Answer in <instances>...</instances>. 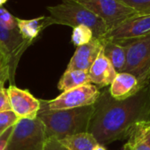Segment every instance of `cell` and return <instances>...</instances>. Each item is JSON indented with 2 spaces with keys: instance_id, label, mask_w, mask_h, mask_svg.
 Masks as SVG:
<instances>
[{
  "instance_id": "cell-1",
  "label": "cell",
  "mask_w": 150,
  "mask_h": 150,
  "mask_svg": "<svg viewBox=\"0 0 150 150\" xmlns=\"http://www.w3.org/2000/svg\"><path fill=\"white\" fill-rule=\"evenodd\" d=\"M149 121L150 83L136 95L121 101L114 99L107 89L94 104L88 132L104 146L130 138L138 125Z\"/></svg>"
},
{
  "instance_id": "cell-2",
  "label": "cell",
  "mask_w": 150,
  "mask_h": 150,
  "mask_svg": "<svg viewBox=\"0 0 150 150\" xmlns=\"http://www.w3.org/2000/svg\"><path fill=\"white\" fill-rule=\"evenodd\" d=\"M94 105L76 109L49 110L41 108L37 117L45 127L47 139L63 140L80 133L88 132Z\"/></svg>"
},
{
  "instance_id": "cell-3",
  "label": "cell",
  "mask_w": 150,
  "mask_h": 150,
  "mask_svg": "<svg viewBox=\"0 0 150 150\" xmlns=\"http://www.w3.org/2000/svg\"><path fill=\"white\" fill-rule=\"evenodd\" d=\"M47 10L50 12L48 16L50 26L57 24L73 28L83 25L92 29L95 38L101 40H103L109 33L102 19L75 0H63L57 6H48Z\"/></svg>"
},
{
  "instance_id": "cell-4",
  "label": "cell",
  "mask_w": 150,
  "mask_h": 150,
  "mask_svg": "<svg viewBox=\"0 0 150 150\" xmlns=\"http://www.w3.org/2000/svg\"><path fill=\"white\" fill-rule=\"evenodd\" d=\"M117 42L123 45L126 50V65L123 72L134 75L143 87L148 85L150 83V34Z\"/></svg>"
},
{
  "instance_id": "cell-5",
  "label": "cell",
  "mask_w": 150,
  "mask_h": 150,
  "mask_svg": "<svg viewBox=\"0 0 150 150\" xmlns=\"http://www.w3.org/2000/svg\"><path fill=\"white\" fill-rule=\"evenodd\" d=\"M47 137L45 127L38 118H21L13 126L5 150H42Z\"/></svg>"
},
{
  "instance_id": "cell-6",
  "label": "cell",
  "mask_w": 150,
  "mask_h": 150,
  "mask_svg": "<svg viewBox=\"0 0 150 150\" xmlns=\"http://www.w3.org/2000/svg\"><path fill=\"white\" fill-rule=\"evenodd\" d=\"M103 21L109 31L126 20L139 15L120 0H75Z\"/></svg>"
},
{
  "instance_id": "cell-7",
  "label": "cell",
  "mask_w": 150,
  "mask_h": 150,
  "mask_svg": "<svg viewBox=\"0 0 150 150\" xmlns=\"http://www.w3.org/2000/svg\"><path fill=\"white\" fill-rule=\"evenodd\" d=\"M100 95L101 92L96 85L88 84L64 91L53 100H41V108L49 110H59L91 106L96 103Z\"/></svg>"
},
{
  "instance_id": "cell-8",
  "label": "cell",
  "mask_w": 150,
  "mask_h": 150,
  "mask_svg": "<svg viewBox=\"0 0 150 150\" xmlns=\"http://www.w3.org/2000/svg\"><path fill=\"white\" fill-rule=\"evenodd\" d=\"M32 44L20 32L19 28L8 29L0 24V46L8 55L11 64L10 85H14L15 71L19 61L25 50Z\"/></svg>"
},
{
  "instance_id": "cell-9",
  "label": "cell",
  "mask_w": 150,
  "mask_h": 150,
  "mask_svg": "<svg viewBox=\"0 0 150 150\" xmlns=\"http://www.w3.org/2000/svg\"><path fill=\"white\" fill-rule=\"evenodd\" d=\"M12 110L21 118L35 119L41 110V100L36 99L28 90L10 85L7 88Z\"/></svg>"
},
{
  "instance_id": "cell-10",
  "label": "cell",
  "mask_w": 150,
  "mask_h": 150,
  "mask_svg": "<svg viewBox=\"0 0 150 150\" xmlns=\"http://www.w3.org/2000/svg\"><path fill=\"white\" fill-rule=\"evenodd\" d=\"M149 34L150 15H136L109 31L104 39L117 42L126 41L139 38Z\"/></svg>"
},
{
  "instance_id": "cell-11",
  "label": "cell",
  "mask_w": 150,
  "mask_h": 150,
  "mask_svg": "<svg viewBox=\"0 0 150 150\" xmlns=\"http://www.w3.org/2000/svg\"><path fill=\"white\" fill-rule=\"evenodd\" d=\"M103 48V40L97 38H94L88 44L77 47L65 71L80 70L88 73L91 66L102 51Z\"/></svg>"
},
{
  "instance_id": "cell-12",
  "label": "cell",
  "mask_w": 150,
  "mask_h": 150,
  "mask_svg": "<svg viewBox=\"0 0 150 150\" xmlns=\"http://www.w3.org/2000/svg\"><path fill=\"white\" fill-rule=\"evenodd\" d=\"M88 75L91 83L98 86L99 88L110 86L117 77V72L110 60L105 57L103 50H102L91 66Z\"/></svg>"
},
{
  "instance_id": "cell-13",
  "label": "cell",
  "mask_w": 150,
  "mask_h": 150,
  "mask_svg": "<svg viewBox=\"0 0 150 150\" xmlns=\"http://www.w3.org/2000/svg\"><path fill=\"white\" fill-rule=\"evenodd\" d=\"M143 87L134 75L128 72L117 73L109 90L111 96L118 101L125 100L140 91Z\"/></svg>"
},
{
  "instance_id": "cell-14",
  "label": "cell",
  "mask_w": 150,
  "mask_h": 150,
  "mask_svg": "<svg viewBox=\"0 0 150 150\" xmlns=\"http://www.w3.org/2000/svg\"><path fill=\"white\" fill-rule=\"evenodd\" d=\"M103 53L117 73L123 72L126 65V50L120 43L112 40H103Z\"/></svg>"
},
{
  "instance_id": "cell-15",
  "label": "cell",
  "mask_w": 150,
  "mask_h": 150,
  "mask_svg": "<svg viewBox=\"0 0 150 150\" xmlns=\"http://www.w3.org/2000/svg\"><path fill=\"white\" fill-rule=\"evenodd\" d=\"M18 28L22 36L32 42L38 37L39 34L50 26L48 16H41L32 20H22L17 18Z\"/></svg>"
},
{
  "instance_id": "cell-16",
  "label": "cell",
  "mask_w": 150,
  "mask_h": 150,
  "mask_svg": "<svg viewBox=\"0 0 150 150\" xmlns=\"http://www.w3.org/2000/svg\"><path fill=\"white\" fill-rule=\"evenodd\" d=\"M88 84H91L88 72L80 70H72L64 72L59 80L57 88L59 90L64 92Z\"/></svg>"
},
{
  "instance_id": "cell-17",
  "label": "cell",
  "mask_w": 150,
  "mask_h": 150,
  "mask_svg": "<svg viewBox=\"0 0 150 150\" xmlns=\"http://www.w3.org/2000/svg\"><path fill=\"white\" fill-rule=\"evenodd\" d=\"M60 142L68 150H94L98 144L96 138L89 132L74 135L60 140Z\"/></svg>"
},
{
  "instance_id": "cell-18",
  "label": "cell",
  "mask_w": 150,
  "mask_h": 150,
  "mask_svg": "<svg viewBox=\"0 0 150 150\" xmlns=\"http://www.w3.org/2000/svg\"><path fill=\"white\" fill-rule=\"evenodd\" d=\"M95 38L94 33L91 28L86 26H78L73 28L72 35H71V42L72 43L77 46H82L89 43Z\"/></svg>"
},
{
  "instance_id": "cell-19",
  "label": "cell",
  "mask_w": 150,
  "mask_h": 150,
  "mask_svg": "<svg viewBox=\"0 0 150 150\" xmlns=\"http://www.w3.org/2000/svg\"><path fill=\"white\" fill-rule=\"evenodd\" d=\"M19 120L20 118L12 110L0 112V136L11 127H13Z\"/></svg>"
},
{
  "instance_id": "cell-20",
  "label": "cell",
  "mask_w": 150,
  "mask_h": 150,
  "mask_svg": "<svg viewBox=\"0 0 150 150\" xmlns=\"http://www.w3.org/2000/svg\"><path fill=\"white\" fill-rule=\"evenodd\" d=\"M11 81V64L8 55L0 46V82Z\"/></svg>"
},
{
  "instance_id": "cell-21",
  "label": "cell",
  "mask_w": 150,
  "mask_h": 150,
  "mask_svg": "<svg viewBox=\"0 0 150 150\" xmlns=\"http://www.w3.org/2000/svg\"><path fill=\"white\" fill-rule=\"evenodd\" d=\"M139 15H150V0H120Z\"/></svg>"
},
{
  "instance_id": "cell-22",
  "label": "cell",
  "mask_w": 150,
  "mask_h": 150,
  "mask_svg": "<svg viewBox=\"0 0 150 150\" xmlns=\"http://www.w3.org/2000/svg\"><path fill=\"white\" fill-rule=\"evenodd\" d=\"M0 24L8 29L18 28L17 18L4 7H0Z\"/></svg>"
},
{
  "instance_id": "cell-23",
  "label": "cell",
  "mask_w": 150,
  "mask_h": 150,
  "mask_svg": "<svg viewBox=\"0 0 150 150\" xmlns=\"http://www.w3.org/2000/svg\"><path fill=\"white\" fill-rule=\"evenodd\" d=\"M122 150H150V146L141 139L132 134L129 138L128 142L124 145Z\"/></svg>"
},
{
  "instance_id": "cell-24",
  "label": "cell",
  "mask_w": 150,
  "mask_h": 150,
  "mask_svg": "<svg viewBox=\"0 0 150 150\" xmlns=\"http://www.w3.org/2000/svg\"><path fill=\"white\" fill-rule=\"evenodd\" d=\"M132 134L141 139L146 144H147L150 146V124L149 122L141 123L138 125Z\"/></svg>"
},
{
  "instance_id": "cell-25",
  "label": "cell",
  "mask_w": 150,
  "mask_h": 150,
  "mask_svg": "<svg viewBox=\"0 0 150 150\" xmlns=\"http://www.w3.org/2000/svg\"><path fill=\"white\" fill-rule=\"evenodd\" d=\"M4 85V82H0V112L12 110L8 91Z\"/></svg>"
},
{
  "instance_id": "cell-26",
  "label": "cell",
  "mask_w": 150,
  "mask_h": 150,
  "mask_svg": "<svg viewBox=\"0 0 150 150\" xmlns=\"http://www.w3.org/2000/svg\"><path fill=\"white\" fill-rule=\"evenodd\" d=\"M42 150H68L59 140L56 139H47Z\"/></svg>"
},
{
  "instance_id": "cell-27",
  "label": "cell",
  "mask_w": 150,
  "mask_h": 150,
  "mask_svg": "<svg viewBox=\"0 0 150 150\" xmlns=\"http://www.w3.org/2000/svg\"><path fill=\"white\" fill-rule=\"evenodd\" d=\"M13 127H11L3 135L0 136V150H5L6 144H7V141H8V139H9V137L13 132Z\"/></svg>"
},
{
  "instance_id": "cell-28",
  "label": "cell",
  "mask_w": 150,
  "mask_h": 150,
  "mask_svg": "<svg viewBox=\"0 0 150 150\" xmlns=\"http://www.w3.org/2000/svg\"><path fill=\"white\" fill-rule=\"evenodd\" d=\"M94 150H106V148H105V146H104L103 145L98 143V144L95 146Z\"/></svg>"
},
{
  "instance_id": "cell-29",
  "label": "cell",
  "mask_w": 150,
  "mask_h": 150,
  "mask_svg": "<svg viewBox=\"0 0 150 150\" xmlns=\"http://www.w3.org/2000/svg\"><path fill=\"white\" fill-rule=\"evenodd\" d=\"M7 0H0V7H2L3 5H5L6 3Z\"/></svg>"
},
{
  "instance_id": "cell-30",
  "label": "cell",
  "mask_w": 150,
  "mask_h": 150,
  "mask_svg": "<svg viewBox=\"0 0 150 150\" xmlns=\"http://www.w3.org/2000/svg\"><path fill=\"white\" fill-rule=\"evenodd\" d=\"M149 124H150V121H149Z\"/></svg>"
}]
</instances>
